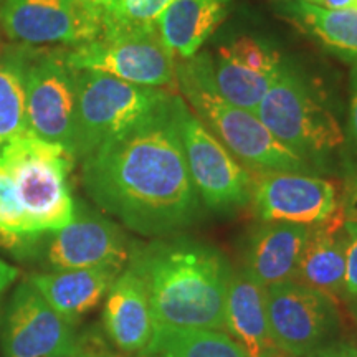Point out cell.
I'll return each mask as SVG.
<instances>
[{"instance_id": "obj_1", "label": "cell", "mask_w": 357, "mask_h": 357, "mask_svg": "<svg viewBox=\"0 0 357 357\" xmlns=\"http://www.w3.org/2000/svg\"><path fill=\"white\" fill-rule=\"evenodd\" d=\"M184 100L169 95L141 121L83 159V185L105 212L146 236H167L200 217L182 146Z\"/></svg>"}, {"instance_id": "obj_2", "label": "cell", "mask_w": 357, "mask_h": 357, "mask_svg": "<svg viewBox=\"0 0 357 357\" xmlns=\"http://www.w3.org/2000/svg\"><path fill=\"white\" fill-rule=\"evenodd\" d=\"M131 266L149 289L154 333L225 329L231 270L215 247L187 236L154 240L134 253Z\"/></svg>"}, {"instance_id": "obj_3", "label": "cell", "mask_w": 357, "mask_h": 357, "mask_svg": "<svg viewBox=\"0 0 357 357\" xmlns=\"http://www.w3.org/2000/svg\"><path fill=\"white\" fill-rule=\"evenodd\" d=\"M176 79L192 113L236 159L257 172H312V162L281 144L257 113L218 95L212 84L208 53L176 61Z\"/></svg>"}, {"instance_id": "obj_4", "label": "cell", "mask_w": 357, "mask_h": 357, "mask_svg": "<svg viewBox=\"0 0 357 357\" xmlns=\"http://www.w3.org/2000/svg\"><path fill=\"white\" fill-rule=\"evenodd\" d=\"M0 162L10 172L33 235L52 234L73 222L77 207L68 184L73 155L26 134L0 146Z\"/></svg>"}, {"instance_id": "obj_5", "label": "cell", "mask_w": 357, "mask_h": 357, "mask_svg": "<svg viewBox=\"0 0 357 357\" xmlns=\"http://www.w3.org/2000/svg\"><path fill=\"white\" fill-rule=\"evenodd\" d=\"M281 144L312 162L342 144L339 123L294 66L283 63L255 109Z\"/></svg>"}, {"instance_id": "obj_6", "label": "cell", "mask_w": 357, "mask_h": 357, "mask_svg": "<svg viewBox=\"0 0 357 357\" xmlns=\"http://www.w3.org/2000/svg\"><path fill=\"white\" fill-rule=\"evenodd\" d=\"M77 132L75 155L84 159L162 102L171 93L141 86L96 70H75Z\"/></svg>"}, {"instance_id": "obj_7", "label": "cell", "mask_w": 357, "mask_h": 357, "mask_svg": "<svg viewBox=\"0 0 357 357\" xmlns=\"http://www.w3.org/2000/svg\"><path fill=\"white\" fill-rule=\"evenodd\" d=\"M24 83L30 134L77 159V84L65 48L35 50L24 45Z\"/></svg>"}, {"instance_id": "obj_8", "label": "cell", "mask_w": 357, "mask_h": 357, "mask_svg": "<svg viewBox=\"0 0 357 357\" xmlns=\"http://www.w3.org/2000/svg\"><path fill=\"white\" fill-rule=\"evenodd\" d=\"M266 316L273 344L291 357H311L333 344L341 329L336 300L300 281L265 288Z\"/></svg>"}, {"instance_id": "obj_9", "label": "cell", "mask_w": 357, "mask_h": 357, "mask_svg": "<svg viewBox=\"0 0 357 357\" xmlns=\"http://www.w3.org/2000/svg\"><path fill=\"white\" fill-rule=\"evenodd\" d=\"M75 70H96L141 86L164 88L176 79V56L158 30L101 33L88 43L65 50Z\"/></svg>"}, {"instance_id": "obj_10", "label": "cell", "mask_w": 357, "mask_h": 357, "mask_svg": "<svg viewBox=\"0 0 357 357\" xmlns=\"http://www.w3.org/2000/svg\"><path fill=\"white\" fill-rule=\"evenodd\" d=\"M187 166L202 202L208 208L229 212L252 199L253 176L213 136L185 102L178 118Z\"/></svg>"}, {"instance_id": "obj_11", "label": "cell", "mask_w": 357, "mask_h": 357, "mask_svg": "<svg viewBox=\"0 0 357 357\" xmlns=\"http://www.w3.org/2000/svg\"><path fill=\"white\" fill-rule=\"evenodd\" d=\"M0 26L22 45H77L101 35L91 0H2Z\"/></svg>"}, {"instance_id": "obj_12", "label": "cell", "mask_w": 357, "mask_h": 357, "mask_svg": "<svg viewBox=\"0 0 357 357\" xmlns=\"http://www.w3.org/2000/svg\"><path fill=\"white\" fill-rule=\"evenodd\" d=\"M252 200L261 222L319 225L339 211L333 182L306 172H258Z\"/></svg>"}, {"instance_id": "obj_13", "label": "cell", "mask_w": 357, "mask_h": 357, "mask_svg": "<svg viewBox=\"0 0 357 357\" xmlns=\"http://www.w3.org/2000/svg\"><path fill=\"white\" fill-rule=\"evenodd\" d=\"M2 347L3 357H73V323L58 314L25 281L10 300Z\"/></svg>"}, {"instance_id": "obj_14", "label": "cell", "mask_w": 357, "mask_h": 357, "mask_svg": "<svg viewBox=\"0 0 357 357\" xmlns=\"http://www.w3.org/2000/svg\"><path fill=\"white\" fill-rule=\"evenodd\" d=\"M45 252L53 271L98 266L123 270L129 260L126 236L121 230L88 208H75L73 222L52 231Z\"/></svg>"}, {"instance_id": "obj_15", "label": "cell", "mask_w": 357, "mask_h": 357, "mask_svg": "<svg viewBox=\"0 0 357 357\" xmlns=\"http://www.w3.org/2000/svg\"><path fill=\"white\" fill-rule=\"evenodd\" d=\"M310 227L284 222H261L248 235L245 273L261 287L296 280Z\"/></svg>"}, {"instance_id": "obj_16", "label": "cell", "mask_w": 357, "mask_h": 357, "mask_svg": "<svg viewBox=\"0 0 357 357\" xmlns=\"http://www.w3.org/2000/svg\"><path fill=\"white\" fill-rule=\"evenodd\" d=\"M105 329L119 349L144 352L154 336L149 289L142 276L129 266L109 288L102 311Z\"/></svg>"}, {"instance_id": "obj_17", "label": "cell", "mask_w": 357, "mask_h": 357, "mask_svg": "<svg viewBox=\"0 0 357 357\" xmlns=\"http://www.w3.org/2000/svg\"><path fill=\"white\" fill-rule=\"evenodd\" d=\"M346 236L341 208L328 222L310 227L296 280L337 300L344 298Z\"/></svg>"}, {"instance_id": "obj_18", "label": "cell", "mask_w": 357, "mask_h": 357, "mask_svg": "<svg viewBox=\"0 0 357 357\" xmlns=\"http://www.w3.org/2000/svg\"><path fill=\"white\" fill-rule=\"evenodd\" d=\"M119 273L113 266L79 268L33 275L30 283L58 314L75 323L100 305Z\"/></svg>"}, {"instance_id": "obj_19", "label": "cell", "mask_w": 357, "mask_h": 357, "mask_svg": "<svg viewBox=\"0 0 357 357\" xmlns=\"http://www.w3.org/2000/svg\"><path fill=\"white\" fill-rule=\"evenodd\" d=\"M225 329L248 357L273 354L276 347L266 316L265 287L240 271L231 273L225 303Z\"/></svg>"}, {"instance_id": "obj_20", "label": "cell", "mask_w": 357, "mask_h": 357, "mask_svg": "<svg viewBox=\"0 0 357 357\" xmlns=\"http://www.w3.org/2000/svg\"><path fill=\"white\" fill-rule=\"evenodd\" d=\"M230 0H174L155 22L159 37L178 60L199 53L229 13Z\"/></svg>"}, {"instance_id": "obj_21", "label": "cell", "mask_w": 357, "mask_h": 357, "mask_svg": "<svg viewBox=\"0 0 357 357\" xmlns=\"http://www.w3.org/2000/svg\"><path fill=\"white\" fill-rule=\"evenodd\" d=\"M280 10L326 50L357 66V8H323L303 0H280Z\"/></svg>"}, {"instance_id": "obj_22", "label": "cell", "mask_w": 357, "mask_h": 357, "mask_svg": "<svg viewBox=\"0 0 357 357\" xmlns=\"http://www.w3.org/2000/svg\"><path fill=\"white\" fill-rule=\"evenodd\" d=\"M208 68H211L212 84L218 95L231 105L253 113L276 78V75L271 77V75L258 73L248 65L236 60L225 50L223 45L215 55L208 53Z\"/></svg>"}, {"instance_id": "obj_23", "label": "cell", "mask_w": 357, "mask_h": 357, "mask_svg": "<svg viewBox=\"0 0 357 357\" xmlns=\"http://www.w3.org/2000/svg\"><path fill=\"white\" fill-rule=\"evenodd\" d=\"M24 45L0 52V146L26 136Z\"/></svg>"}, {"instance_id": "obj_24", "label": "cell", "mask_w": 357, "mask_h": 357, "mask_svg": "<svg viewBox=\"0 0 357 357\" xmlns=\"http://www.w3.org/2000/svg\"><path fill=\"white\" fill-rule=\"evenodd\" d=\"M147 357H248L234 337L211 329H174L154 333Z\"/></svg>"}, {"instance_id": "obj_25", "label": "cell", "mask_w": 357, "mask_h": 357, "mask_svg": "<svg viewBox=\"0 0 357 357\" xmlns=\"http://www.w3.org/2000/svg\"><path fill=\"white\" fill-rule=\"evenodd\" d=\"M101 20V33L154 29L174 0H91Z\"/></svg>"}, {"instance_id": "obj_26", "label": "cell", "mask_w": 357, "mask_h": 357, "mask_svg": "<svg viewBox=\"0 0 357 357\" xmlns=\"http://www.w3.org/2000/svg\"><path fill=\"white\" fill-rule=\"evenodd\" d=\"M346 276L344 300L357 298V222H344Z\"/></svg>"}, {"instance_id": "obj_27", "label": "cell", "mask_w": 357, "mask_h": 357, "mask_svg": "<svg viewBox=\"0 0 357 357\" xmlns=\"http://www.w3.org/2000/svg\"><path fill=\"white\" fill-rule=\"evenodd\" d=\"M339 208H341L344 222H357V176L346 184Z\"/></svg>"}, {"instance_id": "obj_28", "label": "cell", "mask_w": 357, "mask_h": 357, "mask_svg": "<svg viewBox=\"0 0 357 357\" xmlns=\"http://www.w3.org/2000/svg\"><path fill=\"white\" fill-rule=\"evenodd\" d=\"M349 132L357 147V66L351 71V100H349Z\"/></svg>"}, {"instance_id": "obj_29", "label": "cell", "mask_w": 357, "mask_h": 357, "mask_svg": "<svg viewBox=\"0 0 357 357\" xmlns=\"http://www.w3.org/2000/svg\"><path fill=\"white\" fill-rule=\"evenodd\" d=\"M311 357H357V346L349 342H336L323 347Z\"/></svg>"}, {"instance_id": "obj_30", "label": "cell", "mask_w": 357, "mask_h": 357, "mask_svg": "<svg viewBox=\"0 0 357 357\" xmlns=\"http://www.w3.org/2000/svg\"><path fill=\"white\" fill-rule=\"evenodd\" d=\"M15 276H17L15 268L8 266L7 263L0 260V300H2L3 291H6V289L13 283Z\"/></svg>"}, {"instance_id": "obj_31", "label": "cell", "mask_w": 357, "mask_h": 357, "mask_svg": "<svg viewBox=\"0 0 357 357\" xmlns=\"http://www.w3.org/2000/svg\"><path fill=\"white\" fill-rule=\"evenodd\" d=\"M303 2L323 8H352L356 7L357 0H303Z\"/></svg>"}, {"instance_id": "obj_32", "label": "cell", "mask_w": 357, "mask_h": 357, "mask_svg": "<svg viewBox=\"0 0 357 357\" xmlns=\"http://www.w3.org/2000/svg\"><path fill=\"white\" fill-rule=\"evenodd\" d=\"M349 312H351L352 319L357 323V298H354V300H349Z\"/></svg>"}, {"instance_id": "obj_33", "label": "cell", "mask_w": 357, "mask_h": 357, "mask_svg": "<svg viewBox=\"0 0 357 357\" xmlns=\"http://www.w3.org/2000/svg\"><path fill=\"white\" fill-rule=\"evenodd\" d=\"M75 357H118V356H111V354H82V356H77Z\"/></svg>"}, {"instance_id": "obj_34", "label": "cell", "mask_w": 357, "mask_h": 357, "mask_svg": "<svg viewBox=\"0 0 357 357\" xmlns=\"http://www.w3.org/2000/svg\"><path fill=\"white\" fill-rule=\"evenodd\" d=\"M263 357H276V356H275V352H273V354H266V356H263Z\"/></svg>"}, {"instance_id": "obj_35", "label": "cell", "mask_w": 357, "mask_h": 357, "mask_svg": "<svg viewBox=\"0 0 357 357\" xmlns=\"http://www.w3.org/2000/svg\"><path fill=\"white\" fill-rule=\"evenodd\" d=\"M354 8H357V3H356V7H354Z\"/></svg>"}, {"instance_id": "obj_36", "label": "cell", "mask_w": 357, "mask_h": 357, "mask_svg": "<svg viewBox=\"0 0 357 357\" xmlns=\"http://www.w3.org/2000/svg\"><path fill=\"white\" fill-rule=\"evenodd\" d=\"M73 357H75V356H73Z\"/></svg>"}]
</instances>
